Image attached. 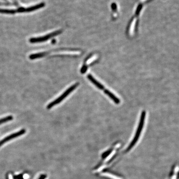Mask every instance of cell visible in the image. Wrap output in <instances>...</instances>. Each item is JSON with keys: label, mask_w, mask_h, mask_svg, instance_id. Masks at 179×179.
Instances as JSON below:
<instances>
[{"label": "cell", "mask_w": 179, "mask_h": 179, "mask_svg": "<svg viewBox=\"0 0 179 179\" xmlns=\"http://www.w3.org/2000/svg\"><path fill=\"white\" fill-rule=\"evenodd\" d=\"M145 117V111H142V113H141L140 122H139V125H138V128H137V132H136V134H135L133 140H132L131 143H130V145H129L128 148L126 149V152L130 151L134 147V145H135V144L137 143L138 140H139V137H140V135L141 134V132H142V130H143V126H144Z\"/></svg>", "instance_id": "1"}, {"label": "cell", "mask_w": 179, "mask_h": 179, "mask_svg": "<svg viewBox=\"0 0 179 179\" xmlns=\"http://www.w3.org/2000/svg\"><path fill=\"white\" fill-rule=\"evenodd\" d=\"M139 18L132 17L128 24L127 34L130 37H133L137 33L139 25Z\"/></svg>", "instance_id": "3"}, {"label": "cell", "mask_w": 179, "mask_h": 179, "mask_svg": "<svg viewBox=\"0 0 179 179\" xmlns=\"http://www.w3.org/2000/svg\"><path fill=\"white\" fill-rule=\"evenodd\" d=\"M62 32V30H60L58 31H56L52 33L48 34L47 35H45L44 36L41 37H35V38H32L29 39V42L32 43H35L44 42L48 39L52 38L54 37L57 36Z\"/></svg>", "instance_id": "4"}, {"label": "cell", "mask_w": 179, "mask_h": 179, "mask_svg": "<svg viewBox=\"0 0 179 179\" xmlns=\"http://www.w3.org/2000/svg\"><path fill=\"white\" fill-rule=\"evenodd\" d=\"M79 85V83H76V84H74V85H72L71 87L69 88H68V89L66 90V91L62 95H61L58 98H57L54 101L50 103H49L47 106V108L48 109H50L51 108L54 106L60 103L63 100H64V99L66 98V97L69 94L71 93L72 91H74V90L76 89V87H78V85Z\"/></svg>", "instance_id": "2"}, {"label": "cell", "mask_w": 179, "mask_h": 179, "mask_svg": "<svg viewBox=\"0 0 179 179\" xmlns=\"http://www.w3.org/2000/svg\"><path fill=\"white\" fill-rule=\"evenodd\" d=\"M13 118H14L12 116H9L5 117L4 118L0 119V125H1L3 123L12 120Z\"/></svg>", "instance_id": "10"}, {"label": "cell", "mask_w": 179, "mask_h": 179, "mask_svg": "<svg viewBox=\"0 0 179 179\" xmlns=\"http://www.w3.org/2000/svg\"><path fill=\"white\" fill-rule=\"evenodd\" d=\"M87 77L90 81H91L94 85H95V86H96V87H97L99 89L101 90H104L105 93L106 94L108 92V90L105 89V88L104 85H102V84L100 83V82H99L97 80H96V79L91 75V74H88V75H87Z\"/></svg>", "instance_id": "6"}, {"label": "cell", "mask_w": 179, "mask_h": 179, "mask_svg": "<svg viewBox=\"0 0 179 179\" xmlns=\"http://www.w3.org/2000/svg\"><path fill=\"white\" fill-rule=\"evenodd\" d=\"M26 132V130L25 129H22V130L19 131V132H16L14 134H12L11 135H9L8 137H5L4 139H2L0 141V147L2 146L3 144H4L6 142H8L10 140L16 138V137H20L21 135H23L25 134Z\"/></svg>", "instance_id": "5"}, {"label": "cell", "mask_w": 179, "mask_h": 179, "mask_svg": "<svg viewBox=\"0 0 179 179\" xmlns=\"http://www.w3.org/2000/svg\"><path fill=\"white\" fill-rule=\"evenodd\" d=\"M103 176L107 177L108 178L112 179H123L122 177L118 176L117 175L109 173L107 172L102 173L101 174Z\"/></svg>", "instance_id": "8"}, {"label": "cell", "mask_w": 179, "mask_h": 179, "mask_svg": "<svg viewBox=\"0 0 179 179\" xmlns=\"http://www.w3.org/2000/svg\"><path fill=\"white\" fill-rule=\"evenodd\" d=\"M112 18L113 19H116L117 17V6L116 4H112Z\"/></svg>", "instance_id": "9"}, {"label": "cell", "mask_w": 179, "mask_h": 179, "mask_svg": "<svg viewBox=\"0 0 179 179\" xmlns=\"http://www.w3.org/2000/svg\"></svg>", "instance_id": "12"}, {"label": "cell", "mask_w": 179, "mask_h": 179, "mask_svg": "<svg viewBox=\"0 0 179 179\" xmlns=\"http://www.w3.org/2000/svg\"><path fill=\"white\" fill-rule=\"evenodd\" d=\"M46 178V175H42L41 176L40 178L39 179H45Z\"/></svg>", "instance_id": "11"}, {"label": "cell", "mask_w": 179, "mask_h": 179, "mask_svg": "<svg viewBox=\"0 0 179 179\" xmlns=\"http://www.w3.org/2000/svg\"><path fill=\"white\" fill-rule=\"evenodd\" d=\"M45 4L44 3H41L39 4L35 5L30 7H28L27 8H21V13H25V12H32L35 11L41 8H43Z\"/></svg>", "instance_id": "7"}]
</instances>
